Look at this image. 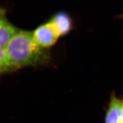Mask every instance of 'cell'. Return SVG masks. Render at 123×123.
Masks as SVG:
<instances>
[{
	"instance_id": "obj_1",
	"label": "cell",
	"mask_w": 123,
	"mask_h": 123,
	"mask_svg": "<svg viewBox=\"0 0 123 123\" xmlns=\"http://www.w3.org/2000/svg\"><path fill=\"white\" fill-rule=\"evenodd\" d=\"M10 63L15 71L28 67L48 64L51 60L49 49L38 45L32 32L18 29L5 47Z\"/></svg>"
},
{
	"instance_id": "obj_2",
	"label": "cell",
	"mask_w": 123,
	"mask_h": 123,
	"mask_svg": "<svg viewBox=\"0 0 123 123\" xmlns=\"http://www.w3.org/2000/svg\"><path fill=\"white\" fill-rule=\"evenodd\" d=\"M32 36L38 45L47 49L55 45L60 37L50 20L33 31Z\"/></svg>"
},
{
	"instance_id": "obj_3",
	"label": "cell",
	"mask_w": 123,
	"mask_h": 123,
	"mask_svg": "<svg viewBox=\"0 0 123 123\" xmlns=\"http://www.w3.org/2000/svg\"><path fill=\"white\" fill-rule=\"evenodd\" d=\"M18 29L7 18L5 10L0 8V48H5Z\"/></svg>"
},
{
	"instance_id": "obj_4",
	"label": "cell",
	"mask_w": 123,
	"mask_h": 123,
	"mask_svg": "<svg viewBox=\"0 0 123 123\" xmlns=\"http://www.w3.org/2000/svg\"><path fill=\"white\" fill-rule=\"evenodd\" d=\"M50 20L60 37L67 35L74 28L72 19L66 12H57Z\"/></svg>"
},
{
	"instance_id": "obj_5",
	"label": "cell",
	"mask_w": 123,
	"mask_h": 123,
	"mask_svg": "<svg viewBox=\"0 0 123 123\" xmlns=\"http://www.w3.org/2000/svg\"><path fill=\"white\" fill-rule=\"evenodd\" d=\"M123 99L117 97L115 92L111 94L106 110L105 123H120V114Z\"/></svg>"
},
{
	"instance_id": "obj_6",
	"label": "cell",
	"mask_w": 123,
	"mask_h": 123,
	"mask_svg": "<svg viewBox=\"0 0 123 123\" xmlns=\"http://www.w3.org/2000/svg\"><path fill=\"white\" fill-rule=\"evenodd\" d=\"M15 71L10 63L4 48H0V77Z\"/></svg>"
},
{
	"instance_id": "obj_7",
	"label": "cell",
	"mask_w": 123,
	"mask_h": 123,
	"mask_svg": "<svg viewBox=\"0 0 123 123\" xmlns=\"http://www.w3.org/2000/svg\"><path fill=\"white\" fill-rule=\"evenodd\" d=\"M120 123H123V101L121 107V114H120Z\"/></svg>"
},
{
	"instance_id": "obj_8",
	"label": "cell",
	"mask_w": 123,
	"mask_h": 123,
	"mask_svg": "<svg viewBox=\"0 0 123 123\" xmlns=\"http://www.w3.org/2000/svg\"><path fill=\"white\" fill-rule=\"evenodd\" d=\"M116 18H117L118 19H120V20H123V13L121 14H120V15H117V16L116 17Z\"/></svg>"
}]
</instances>
